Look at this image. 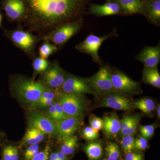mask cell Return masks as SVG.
<instances>
[{
	"mask_svg": "<svg viewBox=\"0 0 160 160\" xmlns=\"http://www.w3.org/2000/svg\"><path fill=\"white\" fill-rule=\"evenodd\" d=\"M91 0H23L27 30L40 37L63 23L83 18Z\"/></svg>",
	"mask_w": 160,
	"mask_h": 160,
	"instance_id": "obj_1",
	"label": "cell"
},
{
	"mask_svg": "<svg viewBox=\"0 0 160 160\" xmlns=\"http://www.w3.org/2000/svg\"><path fill=\"white\" fill-rule=\"evenodd\" d=\"M10 87L19 99L30 105L38 100L46 89L39 81L20 75L10 78Z\"/></svg>",
	"mask_w": 160,
	"mask_h": 160,
	"instance_id": "obj_2",
	"label": "cell"
},
{
	"mask_svg": "<svg viewBox=\"0 0 160 160\" xmlns=\"http://www.w3.org/2000/svg\"><path fill=\"white\" fill-rule=\"evenodd\" d=\"M4 35L21 51L30 58L36 57L35 49L41 37L34 35L31 32L25 30L21 26L16 29L8 30L4 29Z\"/></svg>",
	"mask_w": 160,
	"mask_h": 160,
	"instance_id": "obj_3",
	"label": "cell"
},
{
	"mask_svg": "<svg viewBox=\"0 0 160 160\" xmlns=\"http://www.w3.org/2000/svg\"><path fill=\"white\" fill-rule=\"evenodd\" d=\"M83 26L84 18L63 23L42 37L41 40H48L56 46L58 49H61L70 39L79 32Z\"/></svg>",
	"mask_w": 160,
	"mask_h": 160,
	"instance_id": "obj_4",
	"label": "cell"
},
{
	"mask_svg": "<svg viewBox=\"0 0 160 160\" xmlns=\"http://www.w3.org/2000/svg\"><path fill=\"white\" fill-rule=\"evenodd\" d=\"M57 99L67 117L82 119L87 105L82 95L64 93L59 90Z\"/></svg>",
	"mask_w": 160,
	"mask_h": 160,
	"instance_id": "obj_5",
	"label": "cell"
},
{
	"mask_svg": "<svg viewBox=\"0 0 160 160\" xmlns=\"http://www.w3.org/2000/svg\"><path fill=\"white\" fill-rule=\"evenodd\" d=\"M118 36L116 28H115L109 34L102 37L97 36L93 33H90L84 41L75 46V49L82 53L91 56L93 62L102 65L103 61L98 54L100 47L104 41Z\"/></svg>",
	"mask_w": 160,
	"mask_h": 160,
	"instance_id": "obj_6",
	"label": "cell"
},
{
	"mask_svg": "<svg viewBox=\"0 0 160 160\" xmlns=\"http://www.w3.org/2000/svg\"><path fill=\"white\" fill-rule=\"evenodd\" d=\"M110 78L115 89L125 94H135L142 91L139 83L132 79L122 72L110 68Z\"/></svg>",
	"mask_w": 160,
	"mask_h": 160,
	"instance_id": "obj_7",
	"label": "cell"
},
{
	"mask_svg": "<svg viewBox=\"0 0 160 160\" xmlns=\"http://www.w3.org/2000/svg\"><path fill=\"white\" fill-rule=\"evenodd\" d=\"M87 79L89 86L96 95H99L117 92L112 83L110 67L108 66H102L96 74Z\"/></svg>",
	"mask_w": 160,
	"mask_h": 160,
	"instance_id": "obj_8",
	"label": "cell"
},
{
	"mask_svg": "<svg viewBox=\"0 0 160 160\" xmlns=\"http://www.w3.org/2000/svg\"><path fill=\"white\" fill-rule=\"evenodd\" d=\"M39 81L47 89L59 90L66 79V75L57 60L50 63L46 71L41 73Z\"/></svg>",
	"mask_w": 160,
	"mask_h": 160,
	"instance_id": "obj_9",
	"label": "cell"
},
{
	"mask_svg": "<svg viewBox=\"0 0 160 160\" xmlns=\"http://www.w3.org/2000/svg\"><path fill=\"white\" fill-rule=\"evenodd\" d=\"M59 90L69 94L97 95L89 86L87 78H79L72 75L66 76V79Z\"/></svg>",
	"mask_w": 160,
	"mask_h": 160,
	"instance_id": "obj_10",
	"label": "cell"
},
{
	"mask_svg": "<svg viewBox=\"0 0 160 160\" xmlns=\"http://www.w3.org/2000/svg\"><path fill=\"white\" fill-rule=\"evenodd\" d=\"M103 96L100 107H107L117 110L130 111L134 108L133 103L126 94L113 92L101 94Z\"/></svg>",
	"mask_w": 160,
	"mask_h": 160,
	"instance_id": "obj_11",
	"label": "cell"
},
{
	"mask_svg": "<svg viewBox=\"0 0 160 160\" xmlns=\"http://www.w3.org/2000/svg\"><path fill=\"white\" fill-rule=\"evenodd\" d=\"M28 121L29 128L38 129L45 134L57 135V130L55 121L47 116L38 112H33L29 115Z\"/></svg>",
	"mask_w": 160,
	"mask_h": 160,
	"instance_id": "obj_12",
	"label": "cell"
},
{
	"mask_svg": "<svg viewBox=\"0 0 160 160\" xmlns=\"http://www.w3.org/2000/svg\"><path fill=\"white\" fill-rule=\"evenodd\" d=\"M2 7L9 21L24 23L27 10L23 0H3Z\"/></svg>",
	"mask_w": 160,
	"mask_h": 160,
	"instance_id": "obj_13",
	"label": "cell"
},
{
	"mask_svg": "<svg viewBox=\"0 0 160 160\" xmlns=\"http://www.w3.org/2000/svg\"><path fill=\"white\" fill-rule=\"evenodd\" d=\"M57 136L61 141L68 139L74 135L83 124L82 119L67 117L64 119L55 121Z\"/></svg>",
	"mask_w": 160,
	"mask_h": 160,
	"instance_id": "obj_14",
	"label": "cell"
},
{
	"mask_svg": "<svg viewBox=\"0 0 160 160\" xmlns=\"http://www.w3.org/2000/svg\"><path fill=\"white\" fill-rule=\"evenodd\" d=\"M88 10L89 14L98 17L115 15H122L120 6L113 0H107L103 5L90 3Z\"/></svg>",
	"mask_w": 160,
	"mask_h": 160,
	"instance_id": "obj_15",
	"label": "cell"
},
{
	"mask_svg": "<svg viewBox=\"0 0 160 160\" xmlns=\"http://www.w3.org/2000/svg\"><path fill=\"white\" fill-rule=\"evenodd\" d=\"M136 58L143 63L145 67H158L160 61V46H145Z\"/></svg>",
	"mask_w": 160,
	"mask_h": 160,
	"instance_id": "obj_16",
	"label": "cell"
},
{
	"mask_svg": "<svg viewBox=\"0 0 160 160\" xmlns=\"http://www.w3.org/2000/svg\"><path fill=\"white\" fill-rule=\"evenodd\" d=\"M142 13L148 21L160 25V0H142Z\"/></svg>",
	"mask_w": 160,
	"mask_h": 160,
	"instance_id": "obj_17",
	"label": "cell"
},
{
	"mask_svg": "<svg viewBox=\"0 0 160 160\" xmlns=\"http://www.w3.org/2000/svg\"><path fill=\"white\" fill-rule=\"evenodd\" d=\"M103 121V129L107 137H115L118 134L121 129V121L116 113L106 116Z\"/></svg>",
	"mask_w": 160,
	"mask_h": 160,
	"instance_id": "obj_18",
	"label": "cell"
},
{
	"mask_svg": "<svg viewBox=\"0 0 160 160\" xmlns=\"http://www.w3.org/2000/svg\"><path fill=\"white\" fill-rule=\"evenodd\" d=\"M118 4L122 15L142 13V2L140 0H113Z\"/></svg>",
	"mask_w": 160,
	"mask_h": 160,
	"instance_id": "obj_19",
	"label": "cell"
},
{
	"mask_svg": "<svg viewBox=\"0 0 160 160\" xmlns=\"http://www.w3.org/2000/svg\"><path fill=\"white\" fill-rule=\"evenodd\" d=\"M140 117L129 116L123 118L121 121V129L118 134L120 137L133 135L137 130Z\"/></svg>",
	"mask_w": 160,
	"mask_h": 160,
	"instance_id": "obj_20",
	"label": "cell"
},
{
	"mask_svg": "<svg viewBox=\"0 0 160 160\" xmlns=\"http://www.w3.org/2000/svg\"><path fill=\"white\" fill-rule=\"evenodd\" d=\"M142 80L147 84L160 88V76L157 67H145L142 72Z\"/></svg>",
	"mask_w": 160,
	"mask_h": 160,
	"instance_id": "obj_21",
	"label": "cell"
},
{
	"mask_svg": "<svg viewBox=\"0 0 160 160\" xmlns=\"http://www.w3.org/2000/svg\"><path fill=\"white\" fill-rule=\"evenodd\" d=\"M45 135L38 129L29 128L22 139V144L29 145L38 144L44 139Z\"/></svg>",
	"mask_w": 160,
	"mask_h": 160,
	"instance_id": "obj_22",
	"label": "cell"
},
{
	"mask_svg": "<svg viewBox=\"0 0 160 160\" xmlns=\"http://www.w3.org/2000/svg\"><path fill=\"white\" fill-rule=\"evenodd\" d=\"M85 150L90 160H97L101 158L103 153L102 146L99 142L89 143L85 147Z\"/></svg>",
	"mask_w": 160,
	"mask_h": 160,
	"instance_id": "obj_23",
	"label": "cell"
},
{
	"mask_svg": "<svg viewBox=\"0 0 160 160\" xmlns=\"http://www.w3.org/2000/svg\"><path fill=\"white\" fill-rule=\"evenodd\" d=\"M134 108H137L146 114H149L153 111L155 107L154 101L151 99L145 98L133 103Z\"/></svg>",
	"mask_w": 160,
	"mask_h": 160,
	"instance_id": "obj_24",
	"label": "cell"
},
{
	"mask_svg": "<svg viewBox=\"0 0 160 160\" xmlns=\"http://www.w3.org/2000/svg\"><path fill=\"white\" fill-rule=\"evenodd\" d=\"M58 50L56 46L48 40H45L39 49V56L43 58L48 59L50 56L56 53Z\"/></svg>",
	"mask_w": 160,
	"mask_h": 160,
	"instance_id": "obj_25",
	"label": "cell"
},
{
	"mask_svg": "<svg viewBox=\"0 0 160 160\" xmlns=\"http://www.w3.org/2000/svg\"><path fill=\"white\" fill-rule=\"evenodd\" d=\"M50 62L48 59L35 57L32 59V66L34 75L44 72L49 67Z\"/></svg>",
	"mask_w": 160,
	"mask_h": 160,
	"instance_id": "obj_26",
	"label": "cell"
},
{
	"mask_svg": "<svg viewBox=\"0 0 160 160\" xmlns=\"http://www.w3.org/2000/svg\"><path fill=\"white\" fill-rule=\"evenodd\" d=\"M78 138L77 136H73L68 139L63 141L61 146V152L66 155L73 153L78 146Z\"/></svg>",
	"mask_w": 160,
	"mask_h": 160,
	"instance_id": "obj_27",
	"label": "cell"
},
{
	"mask_svg": "<svg viewBox=\"0 0 160 160\" xmlns=\"http://www.w3.org/2000/svg\"><path fill=\"white\" fill-rule=\"evenodd\" d=\"M2 155L3 160H18L19 158L17 148L12 145L5 146Z\"/></svg>",
	"mask_w": 160,
	"mask_h": 160,
	"instance_id": "obj_28",
	"label": "cell"
},
{
	"mask_svg": "<svg viewBox=\"0 0 160 160\" xmlns=\"http://www.w3.org/2000/svg\"><path fill=\"white\" fill-rule=\"evenodd\" d=\"M133 135H129L123 137L121 143L123 151L126 153L133 151L135 149Z\"/></svg>",
	"mask_w": 160,
	"mask_h": 160,
	"instance_id": "obj_29",
	"label": "cell"
},
{
	"mask_svg": "<svg viewBox=\"0 0 160 160\" xmlns=\"http://www.w3.org/2000/svg\"><path fill=\"white\" fill-rule=\"evenodd\" d=\"M108 160H118L120 156L118 146L116 144L112 142L107 143L106 147Z\"/></svg>",
	"mask_w": 160,
	"mask_h": 160,
	"instance_id": "obj_30",
	"label": "cell"
},
{
	"mask_svg": "<svg viewBox=\"0 0 160 160\" xmlns=\"http://www.w3.org/2000/svg\"><path fill=\"white\" fill-rule=\"evenodd\" d=\"M82 136L85 139L88 141H93L98 137V131L95 130L90 126H88L83 129Z\"/></svg>",
	"mask_w": 160,
	"mask_h": 160,
	"instance_id": "obj_31",
	"label": "cell"
},
{
	"mask_svg": "<svg viewBox=\"0 0 160 160\" xmlns=\"http://www.w3.org/2000/svg\"><path fill=\"white\" fill-rule=\"evenodd\" d=\"M89 124L90 127L96 131H99L103 128V120L94 115H92L89 118Z\"/></svg>",
	"mask_w": 160,
	"mask_h": 160,
	"instance_id": "obj_32",
	"label": "cell"
},
{
	"mask_svg": "<svg viewBox=\"0 0 160 160\" xmlns=\"http://www.w3.org/2000/svg\"><path fill=\"white\" fill-rule=\"evenodd\" d=\"M148 147V142L146 138L141 137L135 140V149L139 150H145Z\"/></svg>",
	"mask_w": 160,
	"mask_h": 160,
	"instance_id": "obj_33",
	"label": "cell"
},
{
	"mask_svg": "<svg viewBox=\"0 0 160 160\" xmlns=\"http://www.w3.org/2000/svg\"><path fill=\"white\" fill-rule=\"evenodd\" d=\"M50 146L47 145L42 151L39 152L35 157L31 160H48L50 152Z\"/></svg>",
	"mask_w": 160,
	"mask_h": 160,
	"instance_id": "obj_34",
	"label": "cell"
},
{
	"mask_svg": "<svg viewBox=\"0 0 160 160\" xmlns=\"http://www.w3.org/2000/svg\"><path fill=\"white\" fill-rule=\"evenodd\" d=\"M54 100H47L43 101H38L30 105V107L32 108H42L49 107L54 102Z\"/></svg>",
	"mask_w": 160,
	"mask_h": 160,
	"instance_id": "obj_35",
	"label": "cell"
},
{
	"mask_svg": "<svg viewBox=\"0 0 160 160\" xmlns=\"http://www.w3.org/2000/svg\"><path fill=\"white\" fill-rule=\"evenodd\" d=\"M54 104L55 106L56 110L57 116V121L64 119L67 118V117L65 114L62 107L60 103L57 101L56 102H54Z\"/></svg>",
	"mask_w": 160,
	"mask_h": 160,
	"instance_id": "obj_36",
	"label": "cell"
},
{
	"mask_svg": "<svg viewBox=\"0 0 160 160\" xmlns=\"http://www.w3.org/2000/svg\"><path fill=\"white\" fill-rule=\"evenodd\" d=\"M125 160H144L142 155L141 153L132 152L126 153Z\"/></svg>",
	"mask_w": 160,
	"mask_h": 160,
	"instance_id": "obj_37",
	"label": "cell"
},
{
	"mask_svg": "<svg viewBox=\"0 0 160 160\" xmlns=\"http://www.w3.org/2000/svg\"><path fill=\"white\" fill-rule=\"evenodd\" d=\"M154 125L155 124L150 125V127L148 129L141 132L142 136L146 139L152 137L154 134L155 129V126Z\"/></svg>",
	"mask_w": 160,
	"mask_h": 160,
	"instance_id": "obj_38",
	"label": "cell"
},
{
	"mask_svg": "<svg viewBox=\"0 0 160 160\" xmlns=\"http://www.w3.org/2000/svg\"><path fill=\"white\" fill-rule=\"evenodd\" d=\"M48 116L52 119L55 121H57V116L56 110L54 102L49 107V110L48 112Z\"/></svg>",
	"mask_w": 160,
	"mask_h": 160,
	"instance_id": "obj_39",
	"label": "cell"
},
{
	"mask_svg": "<svg viewBox=\"0 0 160 160\" xmlns=\"http://www.w3.org/2000/svg\"><path fill=\"white\" fill-rule=\"evenodd\" d=\"M39 149V145L38 144L35 145H30V146L27 148L25 152V160H28L29 156L35 150Z\"/></svg>",
	"mask_w": 160,
	"mask_h": 160,
	"instance_id": "obj_40",
	"label": "cell"
},
{
	"mask_svg": "<svg viewBox=\"0 0 160 160\" xmlns=\"http://www.w3.org/2000/svg\"><path fill=\"white\" fill-rule=\"evenodd\" d=\"M58 160H67L66 155L64 154L62 152L58 151L56 152Z\"/></svg>",
	"mask_w": 160,
	"mask_h": 160,
	"instance_id": "obj_41",
	"label": "cell"
},
{
	"mask_svg": "<svg viewBox=\"0 0 160 160\" xmlns=\"http://www.w3.org/2000/svg\"><path fill=\"white\" fill-rule=\"evenodd\" d=\"M48 160H58L56 152H52L50 155H49Z\"/></svg>",
	"mask_w": 160,
	"mask_h": 160,
	"instance_id": "obj_42",
	"label": "cell"
},
{
	"mask_svg": "<svg viewBox=\"0 0 160 160\" xmlns=\"http://www.w3.org/2000/svg\"><path fill=\"white\" fill-rule=\"evenodd\" d=\"M39 152H40L39 151L38 149L35 150V151H33V152H32V153L29 156V158H28V160H31L32 158H34L38 154Z\"/></svg>",
	"mask_w": 160,
	"mask_h": 160,
	"instance_id": "obj_43",
	"label": "cell"
},
{
	"mask_svg": "<svg viewBox=\"0 0 160 160\" xmlns=\"http://www.w3.org/2000/svg\"><path fill=\"white\" fill-rule=\"evenodd\" d=\"M160 104H159L158 106L157 110V114H158V118L159 119L160 117Z\"/></svg>",
	"mask_w": 160,
	"mask_h": 160,
	"instance_id": "obj_44",
	"label": "cell"
},
{
	"mask_svg": "<svg viewBox=\"0 0 160 160\" xmlns=\"http://www.w3.org/2000/svg\"><path fill=\"white\" fill-rule=\"evenodd\" d=\"M2 14L0 13V27H2Z\"/></svg>",
	"mask_w": 160,
	"mask_h": 160,
	"instance_id": "obj_45",
	"label": "cell"
},
{
	"mask_svg": "<svg viewBox=\"0 0 160 160\" xmlns=\"http://www.w3.org/2000/svg\"><path fill=\"white\" fill-rule=\"evenodd\" d=\"M3 137V133H2V132L0 131V141L2 140V138Z\"/></svg>",
	"mask_w": 160,
	"mask_h": 160,
	"instance_id": "obj_46",
	"label": "cell"
},
{
	"mask_svg": "<svg viewBox=\"0 0 160 160\" xmlns=\"http://www.w3.org/2000/svg\"><path fill=\"white\" fill-rule=\"evenodd\" d=\"M103 160H108L107 159H103Z\"/></svg>",
	"mask_w": 160,
	"mask_h": 160,
	"instance_id": "obj_47",
	"label": "cell"
},
{
	"mask_svg": "<svg viewBox=\"0 0 160 160\" xmlns=\"http://www.w3.org/2000/svg\"><path fill=\"white\" fill-rule=\"evenodd\" d=\"M140 1H142V0H140Z\"/></svg>",
	"mask_w": 160,
	"mask_h": 160,
	"instance_id": "obj_48",
	"label": "cell"
}]
</instances>
